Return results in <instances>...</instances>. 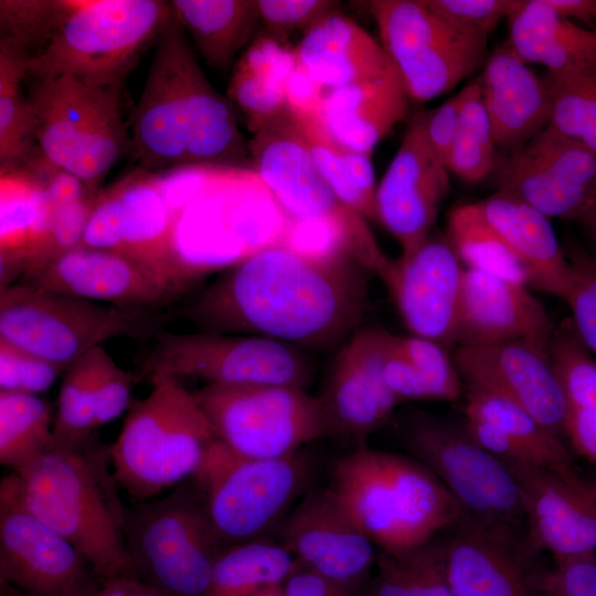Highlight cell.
I'll use <instances>...</instances> for the list:
<instances>
[{
  "label": "cell",
  "instance_id": "4dcf8cb0",
  "mask_svg": "<svg viewBox=\"0 0 596 596\" xmlns=\"http://www.w3.org/2000/svg\"><path fill=\"white\" fill-rule=\"evenodd\" d=\"M295 54L297 63L328 91L379 76L393 66L380 42L338 10L304 32Z\"/></svg>",
  "mask_w": 596,
  "mask_h": 596
},
{
  "label": "cell",
  "instance_id": "db71d44e",
  "mask_svg": "<svg viewBox=\"0 0 596 596\" xmlns=\"http://www.w3.org/2000/svg\"><path fill=\"white\" fill-rule=\"evenodd\" d=\"M121 179L102 189L89 212L79 246L120 253Z\"/></svg>",
  "mask_w": 596,
  "mask_h": 596
},
{
  "label": "cell",
  "instance_id": "f546056e",
  "mask_svg": "<svg viewBox=\"0 0 596 596\" xmlns=\"http://www.w3.org/2000/svg\"><path fill=\"white\" fill-rule=\"evenodd\" d=\"M408 102L392 66L379 76L327 91L320 117L340 143L370 156L406 117Z\"/></svg>",
  "mask_w": 596,
  "mask_h": 596
},
{
  "label": "cell",
  "instance_id": "11a10c76",
  "mask_svg": "<svg viewBox=\"0 0 596 596\" xmlns=\"http://www.w3.org/2000/svg\"><path fill=\"white\" fill-rule=\"evenodd\" d=\"M260 21L277 34L308 30L339 2L331 0H256Z\"/></svg>",
  "mask_w": 596,
  "mask_h": 596
},
{
  "label": "cell",
  "instance_id": "7dc6e473",
  "mask_svg": "<svg viewBox=\"0 0 596 596\" xmlns=\"http://www.w3.org/2000/svg\"><path fill=\"white\" fill-rule=\"evenodd\" d=\"M96 195L55 209L50 226L24 255L20 278L41 270L64 253L79 246Z\"/></svg>",
  "mask_w": 596,
  "mask_h": 596
},
{
  "label": "cell",
  "instance_id": "603a6c76",
  "mask_svg": "<svg viewBox=\"0 0 596 596\" xmlns=\"http://www.w3.org/2000/svg\"><path fill=\"white\" fill-rule=\"evenodd\" d=\"M453 359L465 385L499 394L564 434L566 400L549 348L526 341L458 345Z\"/></svg>",
  "mask_w": 596,
  "mask_h": 596
},
{
  "label": "cell",
  "instance_id": "5b68a950",
  "mask_svg": "<svg viewBox=\"0 0 596 596\" xmlns=\"http://www.w3.org/2000/svg\"><path fill=\"white\" fill-rule=\"evenodd\" d=\"M377 550L409 551L453 526L462 512L444 485L409 455L366 446L331 466L328 485Z\"/></svg>",
  "mask_w": 596,
  "mask_h": 596
},
{
  "label": "cell",
  "instance_id": "ee69618b",
  "mask_svg": "<svg viewBox=\"0 0 596 596\" xmlns=\"http://www.w3.org/2000/svg\"><path fill=\"white\" fill-rule=\"evenodd\" d=\"M552 96L550 125L584 143L596 156V60L556 72H546Z\"/></svg>",
  "mask_w": 596,
  "mask_h": 596
},
{
  "label": "cell",
  "instance_id": "d6a6232c",
  "mask_svg": "<svg viewBox=\"0 0 596 596\" xmlns=\"http://www.w3.org/2000/svg\"><path fill=\"white\" fill-rule=\"evenodd\" d=\"M1 288L20 278L21 262L50 226L55 209L36 177L24 164L1 167Z\"/></svg>",
  "mask_w": 596,
  "mask_h": 596
},
{
  "label": "cell",
  "instance_id": "4fadbf2b",
  "mask_svg": "<svg viewBox=\"0 0 596 596\" xmlns=\"http://www.w3.org/2000/svg\"><path fill=\"white\" fill-rule=\"evenodd\" d=\"M134 371L137 382L155 376L193 377L219 385H285L305 389L312 364L302 349L249 334L214 331L160 332Z\"/></svg>",
  "mask_w": 596,
  "mask_h": 596
},
{
  "label": "cell",
  "instance_id": "e7e4bbea",
  "mask_svg": "<svg viewBox=\"0 0 596 596\" xmlns=\"http://www.w3.org/2000/svg\"><path fill=\"white\" fill-rule=\"evenodd\" d=\"M252 596H285V595H284L283 587H278V588L265 590L263 593H258Z\"/></svg>",
  "mask_w": 596,
  "mask_h": 596
},
{
  "label": "cell",
  "instance_id": "6f0895ef",
  "mask_svg": "<svg viewBox=\"0 0 596 596\" xmlns=\"http://www.w3.org/2000/svg\"><path fill=\"white\" fill-rule=\"evenodd\" d=\"M295 49L270 36H259L247 47L234 67L266 77L285 87L297 66Z\"/></svg>",
  "mask_w": 596,
  "mask_h": 596
},
{
  "label": "cell",
  "instance_id": "1f68e13d",
  "mask_svg": "<svg viewBox=\"0 0 596 596\" xmlns=\"http://www.w3.org/2000/svg\"><path fill=\"white\" fill-rule=\"evenodd\" d=\"M509 45L526 63L562 72L596 60V32L557 13L546 0H520L508 17Z\"/></svg>",
  "mask_w": 596,
  "mask_h": 596
},
{
  "label": "cell",
  "instance_id": "e0dca14e",
  "mask_svg": "<svg viewBox=\"0 0 596 596\" xmlns=\"http://www.w3.org/2000/svg\"><path fill=\"white\" fill-rule=\"evenodd\" d=\"M0 577L29 596H76L98 579L76 547L25 507L12 471L0 483Z\"/></svg>",
  "mask_w": 596,
  "mask_h": 596
},
{
  "label": "cell",
  "instance_id": "8fae6325",
  "mask_svg": "<svg viewBox=\"0 0 596 596\" xmlns=\"http://www.w3.org/2000/svg\"><path fill=\"white\" fill-rule=\"evenodd\" d=\"M247 146L252 169L285 216L294 223L327 228L383 281L393 260L380 248L366 220L343 204L320 177L289 110L254 134Z\"/></svg>",
  "mask_w": 596,
  "mask_h": 596
},
{
  "label": "cell",
  "instance_id": "cb8c5ba5",
  "mask_svg": "<svg viewBox=\"0 0 596 596\" xmlns=\"http://www.w3.org/2000/svg\"><path fill=\"white\" fill-rule=\"evenodd\" d=\"M441 539L451 596H530L525 538L461 517Z\"/></svg>",
  "mask_w": 596,
  "mask_h": 596
},
{
  "label": "cell",
  "instance_id": "74e56055",
  "mask_svg": "<svg viewBox=\"0 0 596 596\" xmlns=\"http://www.w3.org/2000/svg\"><path fill=\"white\" fill-rule=\"evenodd\" d=\"M298 566L286 547L269 539L231 544L217 556L203 596H252L283 587Z\"/></svg>",
  "mask_w": 596,
  "mask_h": 596
},
{
  "label": "cell",
  "instance_id": "7bdbcfd3",
  "mask_svg": "<svg viewBox=\"0 0 596 596\" xmlns=\"http://www.w3.org/2000/svg\"><path fill=\"white\" fill-rule=\"evenodd\" d=\"M54 414L36 394L0 392V462L19 471L51 447Z\"/></svg>",
  "mask_w": 596,
  "mask_h": 596
},
{
  "label": "cell",
  "instance_id": "b9f144b4",
  "mask_svg": "<svg viewBox=\"0 0 596 596\" xmlns=\"http://www.w3.org/2000/svg\"><path fill=\"white\" fill-rule=\"evenodd\" d=\"M28 54L0 38V163L21 166L38 153L28 96L22 93Z\"/></svg>",
  "mask_w": 596,
  "mask_h": 596
},
{
  "label": "cell",
  "instance_id": "5bb4252c",
  "mask_svg": "<svg viewBox=\"0 0 596 596\" xmlns=\"http://www.w3.org/2000/svg\"><path fill=\"white\" fill-rule=\"evenodd\" d=\"M193 395L217 440L244 457L280 458L328 438L320 402L305 389L206 384Z\"/></svg>",
  "mask_w": 596,
  "mask_h": 596
},
{
  "label": "cell",
  "instance_id": "7c38bea8",
  "mask_svg": "<svg viewBox=\"0 0 596 596\" xmlns=\"http://www.w3.org/2000/svg\"><path fill=\"white\" fill-rule=\"evenodd\" d=\"M395 432L407 455L444 485L462 517L525 538V518L514 476L461 424L412 409L397 418Z\"/></svg>",
  "mask_w": 596,
  "mask_h": 596
},
{
  "label": "cell",
  "instance_id": "bcb514c9",
  "mask_svg": "<svg viewBox=\"0 0 596 596\" xmlns=\"http://www.w3.org/2000/svg\"><path fill=\"white\" fill-rule=\"evenodd\" d=\"M94 349L62 375L53 424L56 443L77 444L95 437Z\"/></svg>",
  "mask_w": 596,
  "mask_h": 596
},
{
  "label": "cell",
  "instance_id": "4316f807",
  "mask_svg": "<svg viewBox=\"0 0 596 596\" xmlns=\"http://www.w3.org/2000/svg\"><path fill=\"white\" fill-rule=\"evenodd\" d=\"M121 251L174 296L190 283L179 252V217L170 209L156 174L135 172L121 179Z\"/></svg>",
  "mask_w": 596,
  "mask_h": 596
},
{
  "label": "cell",
  "instance_id": "ac0fdd59",
  "mask_svg": "<svg viewBox=\"0 0 596 596\" xmlns=\"http://www.w3.org/2000/svg\"><path fill=\"white\" fill-rule=\"evenodd\" d=\"M498 191L545 216L581 221L596 205V156L547 126L498 161Z\"/></svg>",
  "mask_w": 596,
  "mask_h": 596
},
{
  "label": "cell",
  "instance_id": "f6af8a7d",
  "mask_svg": "<svg viewBox=\"0 0 596 596\" xmlns=\"http://www.w3.org/2000/svg\"><path fill=\"white\" fill-rule=\"evenodd\" d=\"M457 135L447 169L468 183L480 182L496 171L497 146L481 99L479 78L466 85Z\"/></svg>",
  "mask_w": 596,
  "mask_h": 596
},
{
  "label": "cell",
  "instance_id": "7a4b0ae2",
  "mask_svg": "<svg viewBox=\"0 0 596 596\" xmlns=\"http://www.w3.org/2000/svg\"><path fill=\"white\" fill-rule=\"evenodd\" d=\"M171 18L162 0H1L4 38L28 54L26 78L123 86Z\"/></svg>",
  "mask_w": 596,
  "mask_h": 596
},
{
  "label": "cell",
  "instance_id": "91938a15",
  "mask_svg": "<svg viewBox=\"0 0 596 596\" xmlns=\"http://www.w3.org/2000/svg\"><path fill=\"white\" fill-rule=\"evenodd\" d=\"M326 93L299 64L285 83L287 108L294 116L320 115Z\"/></svg>",
  "mask_w": 596,
  "mask_h": 596
},
{
  "label": "cell",
  "instance_id": "ba28073f",
  "mask_svg": "<svg viewBox=\"0 0 596 596\" xmlns=\"http://www.w3.org/2000/svg\"><path fill=\"white\" fill-rule=\"evenodd\" d=\"M26 94L38 152L93 191L130 147L123 86L96 87L72 76L31 81Z\"/></svg>",
  "mask_w": 596,
  "mask_h": 596
},
{
  "label": "cell",
  "instance_id": "f1b7e54d",
  "mask_svg": "<svg viewBox=\"0 0 596 596\" xmlns=\"http://www.w3.org/2000/svg\"><path fill=\"white\" fill-rule=\"evenodd\" d=\"M480 202L488 222L528 268L530 285L565 301L577 268L565 257L550 219L500 191Z\"/></svg>",
  "mask_w": 596,
  "mask_h": 596
},
{
  "label": "cell",
  "instance_id": "484cf974",
  "mask_svg": "<svg viewBox=\"0 0 596 596\" xmlns=\"http://www.w3.org/2000/svg\"><path fill=\"white\" fill-rule=\"evenodd\" d=\"M552 334L547 312L528 286L465 268L455 343L526 341L549 348Z\"/></svg>",
  "mask_w": 596,
  "mask_h": 596
},
{
  "label": "cell",
  "instance_id": "680465c9",
  "mask_svg": "<svg viewBox=\"0 0 596 596\" xmlns=\"http://www.w3.org/2000/svg\"><path fill=\"white\" fill-rule=\"evenodd\" d=\"M466 85L437 108L424 111V134L437 158L447 167L448 158L457 135Z\"/></svg>",
  "mask_w": 596,
  "mask_h": 596
},
{
  "label": "cell",
  "instance_id": "6da1fadb",
  "mask_svg": "<svg viewBox=\"0 0 596 596\" xmlns=\"http://www.w3.org/2000/svg\"><path fill=\"white\" fill-rule=\"evenodd\" d=\"M369 273L339 247L308 251L278 243L244 256L182 315L204 331L326 350L360 328Z\"/></svg>",
  "mask_w": 596,
  "mask_h": 596
},
{
  "label": "cell",
  "instance_id": "ffe728a7",
  "mask_svg": "<svg viewBox=\"0 0 596 596\" xmlns=\"http://www.w3.org/2000/svg\"><path fill=\"white\" fill-rule=\"evenodd\" d=\"M277 542L305 567L361 592L377 547L327 486L311 488L279 525Z\"/></svg>",
  "mask_w": 596,
  "mask_h": 596
},
{
  "label": "cell",
  "instance_id": "83f0119b",
  "mask_svg": "<svg viewBox=\"0 0 596 596\" xmlns=\"http://www.w3.org/2000/svg\"><path fill=\"white\" fill-rule=\"evenodd\" d=\"M478 78L497 148L511 152L550 125L552 96L545 75H538L508 42L487 57Z\"/></svg>",
  "mask_w": 596,
  "mask_h": 596
},
{
  "label": "cell",
  "instance_id": "94428289",
  "mask_svg": "<svg viewBox=\"0 0 596 596\" xmlns=\"http://www.w3.org/2000/svg\"><path fill=\"white\" fill-rule=\"evenodd\" d=\"M285 596H361V592L299 566L283 586Z\"/></svg>",
  "mask_w": 596,
  "mask_h": 596
},
{
  "label": "cell",
  "instance_id": "f35d334b",
  "mask_svg": "<svg viewBox=\"0 0 596 596\" xmlns=\"http://www.w3.org/2000/svg\"><path fill=\"white\" fill-rule=\"evenodd\" d=\"M465 417L496 427L524 455L526 464L564 468L574 465L560 436L524 408L490 391L466 385Z\"/></svg>",
  "mask_w": 596,
  "mask_h": 596
},
{
  "label": "cell",
  "instance_id": "d6986e66",
  "mask_svg": "<svg viewBox=\"0 0 596 596\" xmlns=\"http://www.w3.org/2000/svg\"><path fill=\"white\" fill-rule=\"evenodd\" d=\"M504 464L518 483L525 543L533 555L546 552L556 558L596 552V480L584 478L575 466Z\"/></svg>",
  "mask_w": 596,
  "mask_h": 596
},
{
  "label": "cell",
  "instance_id": "30bf717a",
  "mask_svg": "<svg viewBox=\"0 0 596 596\" xmlns=\"http://www.w3.org/2000/svg\"><path fill=\"white\" fill-rule=\"evenodd\" d=\"M124 535L135 573L169 596H203L227 546L191 479L126 508Z\"/></svg>",
  "mask_w": 596,
  "mask_h": 596
},
{
  "label": "cell",
  "instance_id": "c3c4849f",
  "mask_svg": "<svg viewBox=\"0 0 596 596\" xmlns=\"http://www.w3.org/2000/svg\"><path fill=\"white\" fill-rule=\"evenodd\" d=\"M227 94L254 134L288 110L283 85L237 67L233 70Z\"/></svg>",
  "mask_w": 596,
  "mask_h": 596
},
{
  "label": "cell",
  "instance_id": "8992f818",
  "mask_svg": "<svg viewBox=\"0 0 596 596\" xmlns=\"http://www.w3.org/2000/svg\"><path fill=\"white\" fill-rule=\"evenodd\" d=\"M149 382L150 393L131 403L109 446L115 479L135 502L151 500L191 479L217 440L181 379L161 375Z\"/></svg>",
  "mask_w": 596,
  "mask_h": 596
},
{
  "label": "cell",
  "instance_id": "d4e9b609",
  "mask_svg": "<svg viewBox=\"0 0 596 596\" xmlns=\"http://www.w3.org/2000/svg\"><path fill=\"white\" fill-rule=\"evenodd\" d=\"M18 284L108 305L156 309L174 295L125 255L77 246Z\"/></svg>",
  "mask_w": 596,
  "mask_h": 596
},
{
  "label": "cell",
  "instance_id": "60d3db41",
  "mask_svg": "<svg viewBox=\"0 0 596 596\" xmlns=\"http://www.w3.org/2000/svg\"><path fill=\"white\" fill-rule=\"evenodd\" d=\"M375 567L361 596H451L441 534L398 554L377 550Z\"/></svg>",
  "mask_w": 596,
  "mask_h": 596
},
{
  "label": "cell",
  "instance_id": "e575fe53",
  "mask_svg": "<svg viewBox=\"0 0 596 596\" xmlns=\"http://www.w3.org/2000/svg\"><path fill=\"white\" fill-rule=\"evenodd\" d=\"M383 376L403 403L455 401L464 382L444 345L417 336H393L383 365Z\"/></svg>",
  "mask_w": 596,
  "mask_h": 596
},
{
  "label": "cell",
  "instance_id": "6125c7cd",
  "mask_svg": "<svg viewBox=\"0 0 596 596\" xmlns=\"http://www.w3.org/2000/svg\"><path fill=\"white\" fill-rule=\"evenodd\" d=\"M561 15L572 21L583 22L594 31L596 25V0H546Z\"/></svg>",
  "mask_w": 596,
  "mask_h": 596
},
{
  "label": "cell",
  "instance_id": "816d5d0a",
  "mask_svg": "<svg viewBox=\"0 0 596 596\" xmlns=\"http://www.w3.org/2000/svg\"><path fill=\"white\" fill-rule=\"evenodd\" d=\"M66 369L0 339V392L39 395L47 391Z\"/></svg>",
  "mask_w": 596,
  "mask_h": 596
},
{
  "label": "cell",
  "instance_id": "836d02e7",
  "mask_svg": "<svg viewBox=\"0 0 596 596\" xmlns=\"http://www.w3.org/2000/svg\"><path fill=\"white\" fill-rule=\"evenodd\" d=\"M172 17L205 62L228 68L260 21L256 0H173Z\"/></svg>",
  "mask_w": 596,
  "mask_h": 596
},
{
  "label": "cell",
  "instance_id": "03108f58",
  "mask_svg": "<svg viewBox=\"0 0 596 596\" xmlns=\"http://www.w3.org/2000/svg\"><path fill=\"white\" fill-rule=\"evenodd\" d=\"M594 31L596 32V25H595V28H594Z\"/></svg>",
  "mask_w": 596,
  "mask_h": 596
},
{
  "label": "cell",
  "instance_id": "f907efd6",
  "mask_svg": "<svg viewBox=\"0 0 596 596\" xmlns=\"http://www.w3.org/2000/svg\"><path fill=\"white\" fill-rule=\"evenodd\" d=\"M425 6L451 28L487 38L518 7L520 0H423Z\"/></svg>",
  "mask_w": 596,
  "mask_h": 596
},
{
  "label": "cell",
  "instance_id": "9a60e30c",
  "mask_svg": "<svg viewBox=\"0 0 596 596\" xmlns=\"http://www.w3.org/2000/svg\"><path fill=\"white\" fill-rule=\"evenodd\" d=\"M368 7L409 100L450 92L487 60V38L451 28L423 0H372Z\"/></svg>",
  "mask_w": 596,
  "mask_h": 596
},
{
  "label": "cell",
  "instance_id": "8d00e7d4",
  "mask_svg": "<svg viewBox=\"0 0 596 596\" xmlns=\"http://www.w3.org/2000/svg\"><path fill=\"white\" fill-rule=\"evenodd\" d=\"M291 116L304 136L316 170L332 192L365 220L376 219L377 185L370 156L340 143L320 115Z\"/></svg>",
  "mask_w": 596,
  "mask_h": 596
},
{
  "label": "cell",
  "instance_id": "9c48e42d",
  "mask_svg": "<svg viewBox=\"0 0 596 596\" xmlns=\"http://www.w3.org/2000/svg\"><path fill=\"white\" fill-rule=\"evenodd\" d=\"M169 319L22 284L0 292V339L65 368L109 339L157 337Z\"/></svg>",
  "mask_w": 596,
  "mask_h": 596
},
{
  "label": "cell",
  "instance_id": "be15d7a7",
  "mask_svg": "<svg viewBox=\"0 0 596 596\" xmlns=\"http://www.w3.org/2000/svg\"><path fill=\"white\" fill-rule=\"evenodd\" d=\"M579 222L585 225L596 247V205Z\"/></svg>",
  "mask_w": 596,
  "mask_h": 596
},
{
  "label": "cell",
  "instance_id": "277c9868",
  "mask_svg": "<svg viewBox=\"0 0 596 596\" xmlns=\"http://www.w3.org/2000/svg\"><path fill=\"white\" fill-rule=\"evenodd\" d=\"M12 472L25 507L73 544L99 581L135 573L109 446L95 437L77 444L53 441Z\"/></svg>",
  "mask_w": 596,
  "mask_h": 596
},
{
  "label": "cell",
  "instance_id": "f5cc1de1",
  "mask_svg": "<svg viewBox=\"0 0 596 596\" xmlns=\"http://www.w3.org/2000/svg\"><path fill=\"white\" fill-rule=\"evenodd\" d=\"M96 427L119 417L131 405V389L137 382L134 371L117 365L103 345L94 349Z\"/></svg>",
  "mask_w": 596,
  "mask_h": 596
},
{
  "label": "cell",
  "instance_id": "681fc988",
  "mask_svg": "<svg viewBox=\"0 0 596 596\" xmlns=\"http://www.w3.org/2000/svg\"><path fill=\"white\" fill-rule=\"evenodd\" d=\"M530 596H596V552L553 558L533 567Z\"/></svg>",
  "mask_w": 596,
  "mask_h": 596
},
{
  "label": "cell",
  "instance_id": "ab89813d",
  "mask_svg": "<svg viewBox=\"0 0 596 596\" xmlns=\"http://www.w3.org/2000/svg\"><path fill=\"white\" fill-rule=\"evenodd\" d=\"M446 237L466 268L525 286L531 284L528 268L488 222L480 201L450 210Z\"/></svg>",
  "mask_w": 596,
  "mask_h": 596
},
{
  "label": "cell",
  "instance_id": "7402d4cb",
  "mask_svg": "<svg viewBox=\"0 0 596 596\" xmlns=\"http://www.w3.org/2000/svg\"><path fill=\"white\" fill-rule=\"evenodd\" d=\"M464 270L446 235L434 232L392 262L383 283L413 336L445 348L455 343Z\"/></svg>",
  "mask_w": 596,
  "mask_h": 596
},
{
  "label": "cell",
  "instance_id": "3957f363",
  "mask_svg": "<svg viewBox=\"0 0 596 596\" xmlns=\"http://www.w3.org/2000/svg\"><path fill=\"white\" fill-rule=\"evenodd\" d=\"M155 49L130 118V147L142 171L240 167L248 146L233 108L207 81L172 13Z\"/></svg>",
  "mask_w": 596,
  "mask_h": 596
},
{
  "label": "cell",
  "instance_id": "44dd1931",
  "mask_svg": "<svg viewBox=\"0 0 596 596\" xmlns=\"http://www.w3.org/2000/svg\"><path fill=\"white\" fill-rule=\"evenodd\" d=\"M450 189L449 170L424 134V111L409 120L401 145L376 187L375 215L408 255L433 233Z\"/></svg>",
  "mask_w": 596,
  "mask_h": 596
},
{
  "label": "cell",
  "instance_id": "52a82bcc",
  "mask_svg": "<svg viewBox=\"0 0 596 596\" xmlns=\"http://www.w3.org/2000/svg\"><path fill=\"white\" fill-rule=\"evenodd\" d=\"M316 457L302 448L275 458L241 456L220 440L191 478L226 545L268 539L312 487Z\"/></svg>",
  "mask_w": 596,
  "mask_h": 596
},
{
  "label": "cell",
  "instance_id": "2e32d148",
  "mask_svg": "<svg viewBox=\"0 0 596 596\" xmlns=\"http://www.w3.org/2000/svg\"><path fill=\"white\" fill-rule=\"evenodd\" d=\"M392 333L359 328L334 352L317 395L328 438L366 446V440L393 416L402 403L389 389L383 365Z\"/></svg>",
  "mask_w": 596,
  "mask_h": 596
},
{
  "label": "cell",
  "instance_id": "9f6ffc18",
  "mask_svg": "<svg viewBox=\"0 0 596 596\" xmlns=\"http://www.w3.org/2000/svg\"><path fill=\"white\" fill-rule=\"evenodd\" d=\"M575 265L576 280L565 301L575 333L585 348L596 354V264L579 258Z\"/></svg>",
  "mask_w": 596,
  "mask_h": 596
},
{
  "label": "cell",
  "instance_id": "d590c367",
  "mask_svg": "<svg viewBox=\"0 0 596 596\" xmlns=\"http://www.w3.org/2000/svg\"><path fill=\"white\" fill-rule=\"evenodd\" d=\"M549 352L566 400L564 434L579 456L596 462V360L573 326L552 334Z\"/></svg>",
  "mask_w": 596,
  "mask_h": 596
}]
</instances>
